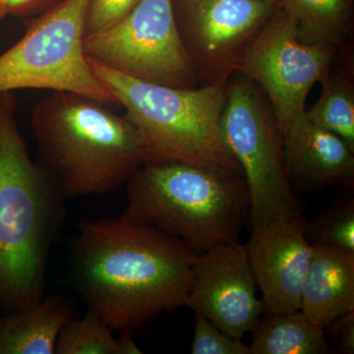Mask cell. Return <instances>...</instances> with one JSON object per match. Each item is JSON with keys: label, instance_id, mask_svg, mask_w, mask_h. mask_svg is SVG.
<instances>
[{"label": "cell", "instance_id": "obj_20", "mask_svg": "<svg viewBox=\"0 0 354 354\" xmlns=\"http://www.w3.org/2000/svg\"><path fill=\"white\" fill-rule=\"evenodd\" d=\"M305 234L312 245L354 254L353 198L335 203L311 223H307Z\"/></svg>", "mask_w": 354, "mask_h": 354}, {"label": "cell", "instance_id": "obj_13", "mask_svg": "<svg viewBox=\"0 0 354 354\" xmlns=\"http://www.w3.org/2000/svg\"><path fill=\"white\" fill-rule=\"evenodd\" d=\"M283 157L291 185L353 188L354 151L339 136L302 113L283 132Z\"/></svg>", "mask_w": 354, "mask_h": 354}, {"label": "cell", "instance_id": "obj_21", "mask_svg": "<svg viewBox=\"0 0 354 354\" xmlns=\"http://www.w3.org/2000/svg\"><path fill=\"white\" fill-rule=\"evenodd\" d=\"M192 354H251L249 344L223 332L202 314L195 313Z\"/></svg>", "mask_w": 354, "mask_h": 354}, {"label": "cell", "instance_id": "obj_23", "mask_svg": "<svg viewBox=\"0 0 354 354\" xmlns=\"http://www.w3.org/2000/svg\"><path fill=\"white\" fill-rule=\"evenodd\" d=\"M324 330L339 353H354V311L334 319Z\"/></svg>", "mask_w": 354, "mask_h": 354}, {"label": "cell", "instance_id": "obj_14", "mask_svg": "<svg viewBox=\"0 0 354 354\" xmlns=\"http://www.w3.org/2000/svg\"><path fill=\"white\" fill-rule=\"evenodd\" d=\"M301 290L300 311L325 328L354 311V254L312 245Z\"/></svg>", "mask_w": 354, "mask_h": 354}, {"label": "cell", "instance_id": "obj_8", "mask_svg": "<svg viewBox=\"0 0 354 354\" xmlns=\"http://www.w3.org/2000/svg\"><path fill=\"white\" fill-rule=\"evenodd\" d=\"M84 48L87 57L135 78L196 87L177 28L174 0H141L118 25L85 38Z\"/></svg>", "mask_w": 354, "mask_h": 354}, {"label": "cell", "instance_id": "obj_9", "mask_svg": "<svg viewBox=\"0 0 354 354\" xmlns=\"http://www.w3.org/2000/svg\"><path fill=\"white\" fill-rule=\"evenodd\" d=\"M337 48L302 43L295 21L278 6L247 48L239 73L265 93L283 132L305 113L310 90L329 73Z\"/></svg>", "mask_w": 354, "mask_h": 354}, {"label": "cell", "instance_id": "obj_27", "mask_svg": "<svg viewBox=\"0 0 354 354\" xmlns=\"http://www.w3.org/2000/svg\"><path fill=\"white\" fill-rule=\"evenodd\" d=\"M274 1H278V0H274Z\"/></svg>", "mask_w": 354, "mask_h": 354}, {"label": "cell", "instance_id": "obj_16", "mask_svg": "<svg viewBox=\"0 0 354 354\" xmlns=\"http://www.w3.org/2000/svg\"><path fill=\"white\" fill-rule=\"evenodd\" d=\"M253 330L251 354H329L334 353L325 330L298 311L263 314Z\"/></svg>", "mask_w": 354, "mask_h": 354}, {"label": "cell", "instance_id": "obj_19", "mask_svg": "<svg viewBox=\"0 0 354 354\" xmlns=\"http://www.w3.org/2000/svg\"><path fill=\"white\" fill-rule=\"evenodd\" d=\"M55 353L118 354V339L109 325L87 310L81 318L73 316L62 326Z\"/></svg>", "mask_w": 354, "mask_h": 354}, {"label": "cell", "instance_id": "obj_2", "mask_svg": "<svg viewBox=\"0 0 354 354\" xmlns=\"http://www.w3.org/2000/svg\"><path fill=\"white\" fill-rule=\"evenodd\" d=\"M15 111L13 92L0 93V304L17 312L44 299L46 265L66 215V197L32 162Z\"/></svg>", "mask_w": 354, "mask_h": 354}, {"label": "cell", "instance_id": "obj_10", "mask_svg": "<svg viewBox=\"0 0 354 354\" xmlns=\"http://www.w3.org/2000/svg\"><path fill=\"white\" fill-rule=\"evenodd\" d=\"M277 7L274 0H174L179 35L200 87L225 88Z\"/></svg>", "mask_w": 354, "mask_h": 354}, {"label": "cell", "instance_id": "obj_1", "mask_svg": "<svg viewBox=\"0 0 354 354\" xmlns=\"http://www.w3.org/2000/svg\"><path fill=\"white\" fill-rule=\"evenodd\" d=\"M197 253L150 225L84 220L71 247L74 285L88 309L116 332L186 306Z\"/></svg>", "mask_w": 354, "mask_h": 354}, {"label": "cell", "instance_id": "obj_4", "mask_svg": "<svg viewBox=\"0 0 354 354\" xmlns=\"http://www.w3.org/2000/svg\"><path fill=\"white\" fill-rule=\"evenodd\" d=\"M123 218L150 225L199 254L239 242L249 215L245 179L176 160H148L127 181Z\"/></svg>", "mask_w": 354, "mask_h": 354}, {"label": "cell", "instance_id": "obj_6", "mask_svg": "<svg viewBox=\"0 0 354 354\" xmlns=\"http://www.w3.org/2000/svg\"><path fill=\"white\" fill-rule=\"evenodd\" d=\"M225 92L221 136L245 179L253 232L299 214L286 172L283 132L267 95L239 72Z\"/></svg>", "mask_w": 354, "mask_h": 354}, {"label": "cell", "instance_id": "obj_5", "mask_svg": "<svg viewBox=\"0 0 354 354\" xmlns=\"http://www.w3.org/2000/svg\"><path fill=\"white\" fill-rule=\"evenodd\" d=\"M102 84L127 109L146 160H176L223 174H242L221 132L225 88H176L127 75L88 57Z\"/></svg>", "mask_w": 354, "mask_h": 354}, {"label": "cell", "instance_id": "obj_22", "mask_svg": "<svg viewBox=\"0 0 354 354\" xmlns=\"http://www.w3.org/2000/svg\"><path fill=\"white\" fill-rule=\"evenodd\" d=\"M141 0H88L85 38L106 31L127 18Z\"/></svg>", "mask_w": 354, "mask_h": 354}, {"label": "cell", "instance_id": "obj_15", "mask_svg": "<svg viewBox=\"0 0 354 354\" xmlns=\"http://www.w3.org/2000/svg\"><path fill=\"white\" fill-rule=\"evenodd\" d=\"M72 317L69 305L57 297L0 316V354L55 353L58 334Z\"/></svg>", "mask_w": 354, "mask_h": 354}, {"label": "cell", "instance_id": "obj_18", "mask_svg": "<svg viewBox=\"0 0 354 354\" xmlns=\"http://www.w3.org/2000/svg\"><path fill=\"white\" fill-rule=\"evenodd\" d=\"M330 67L322 80V93L313 108L305 111L317 127L334 133L354 151V79L353 64Z\"/></svg>", "mask_w": 354, "mask_h": 354}, {"label": "cell", "instance_id": "obj_24", "mask_svg": "<svg viewBox=\"0 0 354 354\" xmlns=\"http://www.w3.org/2000/svg\"><path fill=\"white\" fill-rule=\"evenodd\" d=\"M65 0H0L7 13L16 17L32 19L48 12Z\"/></svg>", "mask_w": 354, "mask_h": 354}, {"label": "cell", "instance_id": "obj_3", "mask_svg": "<svg viewBox=\"0 0 354 354\" xmlns=\"http://www.w3.org/2000/svg\"><path fill=\"white\" fill-rule=\"evenodd\" d=\"M111 108L86 95L51 92L32 109L41 167L65 197L113 192L145 162L138 130Z\"/></svg>", "mask_w": 354, "mask_h": 354}, {"label": "cell", "instance_id": "obj_17", "mask_svg": "<svg viewBox=\"0 0 354 354\" xmlns=\"http://www.w3.org/2000/svg\"><path fill=\"white\" fill-rule=\"evenodd\" d=\"M277 3L295 21L302 43L341 48L351 34L353 0H278Z\"/></svg>", "mask_w": 354, "mask_h": 354}, {"label": "cell", "instance_id": "obj_11", "mask_svg": "<svg viewBox=\"0 0 354 354\" xmlns=\"http://www.w3.org/2000/svg\"><path fill=\"white\" fill-rule=\"evenodd\" d=\"M186 306L232 337L253 332L263 306L244 244H218L197 254Z\"/></svg>", "mask_w": 354, "mask_h": 354}, {"label": "cell", "instance_id": "obj_25", "mask_svg": "<svg viewBox=\"0 0 354 354\" xmlns=\"http://www.w3.org/2000/svg\"><path fill=\"white\" fill-rule=\"evenodd\" d=\"M118 354H142L143 351L137 346L132 333L120 332L118 337Z\"/></svg>", "mask_w": 354, "mask_h": 354}, {"label": "cell", "instance_id": "obj_7", "mask_svg": "<svg viewBox=\"0 0 354 354\" xmlns=\"http://www.w3.org/2000/svg\"><path fill=\"white\" fill-rule=\"evenodd\" d=\"M88 2L65 0L30 19L24 37L0 55V93L50 90L118 106L115 97L95 75L84 48Z\"/></svg>", "mask_w": 354, "mask_h": 354}, {"label": "cell", "instance_id": "obj_26", "mask_svg": "<svg viewBox=\"0 0 354 354\" xmlns=\"http://www.w3.org/2000/svg\"><path fill=\"white\" fill-rule=\"evenodd\" d=\"M6 15H8V13H7L6 7L0 3V21L3 20Z\"/></svg>", "mask_w": 354, "mask_h": 354}, {"label": "cell", "instance_id": "obj_12", "mask_svg": "<svg viewBox=\"0 0 354 354\" xmlns=\"http://www.w3.org/2000/svg\"><path fill=\"white\" fill-rule=\"evenodd\" d=\"M306 223L300 213L278 218L254 230L244 244L263 314L300 310L302 285L313 251L305 234Z\"/></svg>", "mask_w": 354, "mask_h": 354}]
</instances>
